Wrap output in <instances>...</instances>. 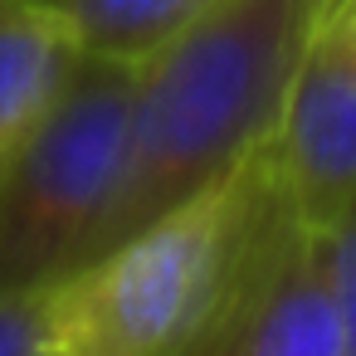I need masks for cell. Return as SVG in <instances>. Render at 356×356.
Wrapping results in <instances>:
<instances>
[{
	"mask_svg": "<svg viewBox=\"0 0 356 356\" xmlns=\"http://www.w3.org/2000/svg\"><path fill=\"white\" fill-rule=\"evenodd\" d=\"M312 0H215L137 69L113 205L83 259L191 200L273 137Z\"/></svg>",
	"mask_w": 356,
	"mask_h": 356,
	"instance_id": "1",
	"label": "cell"
},
{
	"mask_svg": "<svg viewBox=\"0 0 356 356\" xmlns=\"http://www.w3.org/2000/svg\"><path fill=\"white\" fill-rule=\"evenodd\" d=\"M181 356H341L322 229L302 225L283 195Z\"/></svg>",
	"mask_w": 356,
	"mask_h": 356,
	"instance_id": "4",
	"label": "cell"
},
{
	"mask_svg": "<svg viewBox=\"0 0 356 356\" xmlns=\"http://www.w3.org/2000/svg\"><path fill=\"white\" fill-rule=\"evenodd\" d=\"M346 0H312V25L322 20V15H332V10H341Z\"/></svg>",
	"mask_w": 356,
	"mask_h": 356,
	"instance_id": "10",
	"label": "cell"
},
{
	"mask_svg": "<svg viewBox=\"0 0 356 356\" xmlns=\"http://www.w3.org/2000/svg\"><path fill=\"white\" fill-rule=\"evenodd\" d=\"M322 259L341 322V356H356V195L322 225Z\"/></svg>",
	"mask_w": 356,
	"mask_h": 356,
	"instance_id": "8",
	"label": "cell"
},
{
	"mask_svg": "<svg viewBox=\"0 0 356 356\" xmlns=\"http://www.w3.org/2000/svg\"><path fill=\"white\" fill-rule=\"evenodd\" d=\"M83 59L49 0H0V166L35 132Z\"/></svg>",
	"mask_w": 356,
	"mask_h": 356,
	"instance_id": "6",
	"label": "cell"
},
{
	"mask_svg": "<svg viewBox=\"0 0 356 356\" xmlns=\"http://www.w3.org/2000/svg\"><path fill=\"white\" fill-rule=\"evenodd\" d=\"M93 59L142 69L181 30H191L215 0H49Z\"/></svg>",
	"mask_w": 356,
	"mask_h": 356,
	"instance_id": "7",
	"label": "cell"
},
{
	"mask_svg": "<svg viewBox=\"0 0 356 356\" xmlns=\"http://www.w3.org/2000/svg\"><path fill=\"white\" fill-rule=\"evenodd\" d=\"M0 356H54L40 293H0Z\"/></svg>",
	"mask_w": 356,
	"mask_h": 356,
	"instance_id": "9",
	"label": "cell"
},
{
	"mask_svg": "<svg viewBox=\"0 0 356 356\" xmlns=\"http://www.w3.org/2000/svg\"><path fill=\"white\" fill-rule=\"evenodd\" d=\"M341 10H346V15H351V25H356V0H346V6H341Z\"/></svg>",
	"mask_w": 356,
	"mask_h": 356,
	"instance_id": "11",
	"label": "cell"
},
{
	"mask_svg": "<svg viewBox=\"0 0 356 356\" xmlns=\"http://www.w3.org/2000/svg\"><path fill=\"white\" fill-rule=\"evenodd\" d=\"M268 142L220 181L40 288L54 356H181L278 205Z\"/></svg>",
	"mask_w": 356,
	"mask_h": 356,
	"instance_id": "2",
	"label": "cell"
},
{
	"mask_svg": "<svg viewBox=\"0 0 356 356\" xmlns=\"http://www.w3.org/2000/svg\"><path fill=\"white\" fill-rule=\"evenodd\" d=\"M137 69L83 54L0 166V293H40L79 268L98 234L127 152Z\"/></svg>",
	"mask_w": 356,
	"mask_h": 356,
	"instance_id": "3",
	"label": "cell"
},
{
	"mask_svg": "<svg viewBox=\"0 0 356 356\" xmlns=\"http://www.w3.org/2000/svg\"><path fill=\"white\" fill-rule=\"evenodd\" d=\"M268 156L288 210L312 229L356 195V25L346 10L307 30Z\"/></svg>",
	"mask_w": 356,
	"mask_h": 356,
	"instance_id": "5",
	"label": "cell"
}]
</instances>
